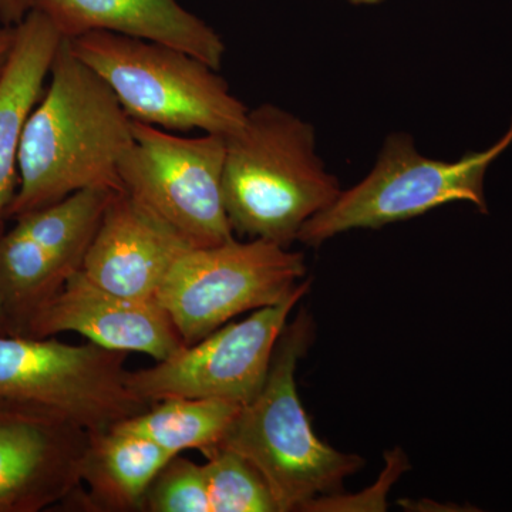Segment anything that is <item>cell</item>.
<instances>
[{"mask_svg":"<svg viewBox=\"0 0 512 512\" xmlns=\"http://www.w3.org/2000/svg\"><path fill=\"white\" fill-rule=\"evenodd\" d=\"M133 141V120L116 94L63 39L49 87L23 131L18 190L6 218L90 188L123 192L120 164Z\"/></svg>","mask_w":512,"mask_h":512,"instance_id":"cell-1","label":"cell"},{"mask_svg":"<svg viewBox=\"0 0 512 512\" xmlns=\"http://www.w3.org/2000/svg\"><path fill=\"white\" fill-rule=\"evenodd\" d=\"M340 192L316 151L315 128L291 111L261 104L225 137L224 204L239 235L289 248Z\"/></svg>","mask_w":512,"mask_h":512,"instance_id":"cell-2","label":"cell"},{"mask_svg":"<svg viewBox=\"0 0 512 512\" xmlns=\"http://www.w3.org/2000/svg\"><path fill=\"white\" fill-rule=\"evenodd\" d=\"M315 325L301 311L276 343L264 387L241 406L218 446L248 460L265 478L279 511H305L312 501L342 493L365 464L313 433L296 386V369L311 348ZM214 448V447H212Z\"/></svg>","mask_w":512,"mask_h":512,"instance_id":"cell-3","label":"cell"},{"mask_svg":"<svg viewBox=\"0 0 512 512\" xmlns=\"http://www.w3.org/2000/svg\"><path fill=\"white\" fill-rule=\"evenodd\" d=\"M74 55L116 94L128 117L168 131L228 137L248 107L218 70L183 50L110 32L67 39Z\"/></svg>","mask_w":512,"mask_h":512,"instance_id":"cell-4","label":"cell"},{"mask_svg":"<svg viewBox=\"0 0 512 512\" xmlns=\"http://www.w3.org/2000/svg\"><path fill=\"white\" fill-rule=\"evenodd\" d=\"M512 144V121L493 147L464 154L457 161L423 156L406 133L384 141L375 167L326 210L306 222L298 241L318 248L352 229H379L412 220L450 202H471L487 212L484 177L488 167Z\"/></svg>","mask_w":512,"mask_h":512,"instance_id":"cell-5","label":"cell"},{"mask_svg":"<svg viewBox=\"0 0 512 512\" xmlns=\"http://www.w3.org/2000/svg\"><path fill=\"white\" fill-rule=\"evenodd\" d=\"M306 272L302 252L265 239L241 242L234 237L183 252L156 301L190 346L241 313L284 302L306 279Z\"/></svg>","mask_w":512,"mask_h":512,"instance_id":"cell-6","label":"cell"},{"mask_svg":"<svg viewBox=\"0 0 512 512\" xmlns=\"http://www.w3.org/2000/svg\"><path fill=\"white\" fill-rule=\"evenodd\" d=\"M133 136L120 164L123 192L188 247L234 238L224 204L225 137H183L138 121Z\"/></svg>","mask_w":512,"mask_h":512,"instance_id":"cell-7","label":"cell"},{"mask_svg":"<svg viewBox=\"0 0 512 512\" xmlns=\"http://www.w3.org/2000/svg\"><path fill=\"white\" fill-rule=\"evenodd\" d=\"M128 353L55 338L0 336V397L59 410L90 433L151 406L126 383Z\"/></svg>","mask_w":512,"mask_h":512,"instance_id":"cell-8","label":"cell"},{"mask_svg":"<svg viewBox=\"0 0 512 512\" xmlns=\"http://www.w3.org/2000/svg\"><path fill=\"white\" fill-rule=\"evenodd\" d=\"M311 285L303 279L284 302L227 323L156 366L127 372V386L150 404L173 397L251 403L264 387L289 315Z\"/></svg>","mask_w":512,"mask_h":512,"instance_id":"cell-9","label":"cell"},{"mask_svg":"<svg viewBox=\"0 0 512 512\" xmlns=\"http://www.w3.org/2000/svg\"><path fill=\"white\" fill-rule=\"evenodd\" d=\"M89 440L59 410L0 397V512H39L72 498Z\"/></svg>","mask_w":512,"mask_h":512,"instance_id":"cell-10","label":"cell"},{"mask_svg":"<svg viewBox=\"0 0 512 512\" xmlns=\"http://www.w3.org/2000/svg\"><path fill=\"white\" fill-rule=\"evenodd\" d=\"M63 332L79 333L101 348L144 353L157 362L185 346L160 303L106 291L82 269L32 316L23 336L53 338Z\"/></svg>","mask_w":512,"mask_h":512,"instance_id":"cell-11","label":"cell"},{"mask_svg":"<svg viewBox=\"0 0 512 512\" xmlns=\"http://www.w3.org/2000/svg\"><path fill=\"white\" fill-rule=\"evenodd\" d=\"M187 244L126 192L111 198L84 256L82 272L117 295L156 301Z\"/></svg>","mask_w":512,"mask_h":512,"instance_id":"cell-12","label":"cell"},{"mask_svg":"<svg viewBox=\"0 0 512 512\" xmlns=\"http://www.w3.org/2000/svg\"><path fill=\"white\" fill-rule=\"evenodd\" d=\"M64 39L89 32L137 37L183 50L220 70L222 37L178 0H36Z\"/></svg>","mask_w":512,"mask_h":512,"instance_id":"cell-13","label":"cell"},{"mask_svg":"<svg viewBox=\"0 0 512 512\" xmlns=\"http://www.w3.org/2000/svg\"><path fill=\"white\" fill-rule=\"evenodd\" d=\"M64 37L45 13L33 9L15 26V40L0 73V228L18 190L23 131L42 97Z\"/></svg>","mask_w":512,"mask_h":512,"instance_id":"cell-14","label":"cell"},{"mask_svg":"<svg viewBox=\"0 0 512 512\" xmlns=\"http://www.w3.org/2000/svg\"><path fill=\"white\" fill-rule=\"evenodd\" d=\"M174 457L164 448L117 430L90 433L83 458V507L89 511H141L151 481Z\"/></svg>","mask_w":512,"mask_h":512,"instance_id":"cell-15","label":"cell"},{"mask_svg":"<svg viewBox=\"0 0 512 512\" xmlns=\"http://www.w3.org/2000/svg\"><path fill=\"white\" fill-rule=\"evenodd\" d=\"M241 409L220 399L173 397L151 404L146 412L120 421L113 430L133 434L157 444L170 454L218 446Z\"/></svg>","mask_w":512,"mask_h":512,"instance_id":"cell-16","label":"cell"},{"mask_svg":"<svg viewBox=\"0 0 512 512\" xmlns=\"http://www.w3.org/2000/svg\"><path fill=\"white\" fill-rule=\"evenodd\" d=\"M70 275L55 254L18 229L0 235V299L10 335H25L32 316Z\"/></svg>","mask_w":512,"mask_h":512,"instance_id":"cell-17","label":"cell"},{"mask_svg":"<svg viewBox=\"0 0 512 512\" xmlns=\"http://www.w3.org/2000/svg\"><path fill=\"white\" fill-rule=\"evenodd\" d=\"M116 191L90 188L16 218L15 229L55 254L70 272L82 269L104 211Z\"/></svg>","mask_w":512,"mask_h":512,"instance_id":"cell-18","label":"cell"},{"mask_svg":"<svg viewBox=\"0 0 512 512\" xmlns=\"http://www.w3.org/2000/svg\"><path fill=\"white\" fill-rule=\"evenodd\" d=\"M204 456L210 512H281L265 478L244 457L222 447Z\"/></svg>","mask_w":512,"mask_h":512,"instance_id":"cell-19","label":"cell"},{"mask_svg":"<svg viewBox=\"0 0 512 512\" xmlns=\"http://www.w3.org/2000/svg\"><path fill=\"white\" fill-rule=\"evenodd\" d=\"M147 512H210L204 464L177 454L151 481L144 495Z\"/></svg>","mask_w":512,"mask_h":512,"instance_id":"cell-20","label":"cell"},{"mask_svg":"<svg viewBox=\"0 0 512 512\" xmlns=\"http://www.w3.org/2000/svg\"><path fill=\"white\" fill-rule=\"evenodd\" d=\"M406 454L402 448H394L386 453V467L377 484L369 491L348 497L340 493L318 498L306 507L305 511H386V498L392 485L404 471L409 470Z\"/></svg>","mask_w":512,"mask_h":512,"instance_id":"cell-21","label":"cell"},{"mask_svg":"<svg viewBox=\"0 0 512 512\" xmlns=\"http://www.w3.org/2000/svg\"><path fill=\"white\" fill-rule=\"evenodd\" d=\"M35 6L36 0H0V22L3 26H16Z\"/></svg>","mask_w":512,"mask_h":512,"instance_id":"cell-22","label":"cell"},{"mask_svg":"<svg viewBox=\"0 0 512 512\" xmlns=\"http://www.w3.org/2000/svg\"><path fill=\"white\" fill-rule=\"evenodd\" d=\"M15 40V26H3L0 28V73L8 62L10 50Z\"/></svg>","mask_w":512,"mask_h":512,"instance_id":"cell-23","label":"cell"},{"mask_svg":"<svg viewBox=\"0 0 512 512\" xmlns=\"http://www.w3.org/2000/svg\"><path fill=\"white\" fill-rule=\"evenodd\" d=\"M2 335H10V328L5 309H3L2 299H0V336Z\"/></svg>","mask_w":512,"mask_h":512,"instance_id":"cell-24","label":"cell"},{"mask_svg":"<svg viewBox=\"0 0 512 512\" xmlns=\"http://www.w3.org/2000/svg\"><path fill=\"white\" fill-rule=\"evenodd\" d=\"M346 2L352 3L356 6H376L383 3L384 0H346Z\"/></svg>","mask_w":512,"mask_h":512,"instance_id":"cell-25","label":"cell"}]
</instances>
